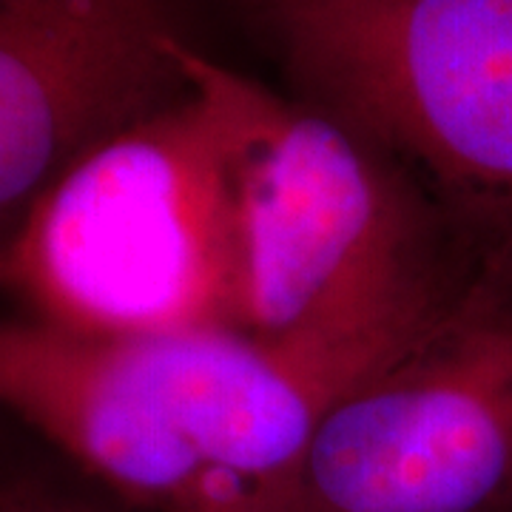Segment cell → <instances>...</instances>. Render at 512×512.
<instances>
[{
	"label": "cell",
	"instance_id": "obj_1",
	"mask_svg": "<svg viewBox=\"0 0 512 512\" xmlns=\"http://www.w3.org/2000/svg\"><path fill=\"white\" fill-rule=\"evenodd\" d=\"M220 140L234 333L333 402L413 348L490 251L382 148L180 40Z\"/></svg>",
	"mask_w": 512,
	"mask_h": 512
},
{
	"label": "cell",
	"instance_id": "obj_7",
	"mask_svg": "<svg viewBox=\"0 0 512 512\" xmlns=\"http://www.w3.org/2000/svg\"><path fill=\"white\" fill-rule=\"evenodd\" d=\"M0 512H146L97 484L52 450V458L0 464Z\"/></svg>",
	"mask_w": 512,
	"mask_h": 512
},
{
	"label": "cell",
	"instance_id": "obj_5",
	"mask_svg": "<svg viewBox=\"0 0 512 512\" xmlns=\"http://www.w3.org/2000/svg\"><path fill=\"white\" fill-rule=\"evenodd\" d=\"M299 512H512V251L325 407Z\"/></svg>",
	"mask_w": 512,
	"mask_h": 512
},
{
	"label": "cell",
	"instance_id": "obj_8",
	"mask_svg": "<svg viewBox=\"0 0 512 512\" xmlns=\"http://www.w3.org/2000/svg\"><path fill=\"white\" fill-rule=\"evenodd\" d=\"M0 279H3V262H0Z\"/></svg>",
	"mask_w": 512,
	"mask_h": 512
},
{
	"label": "cell",
	"instance_id": "obj_6",
	"mask_svg": "<svg viewBox=\"0 0 512 512\" xmlns=\"http://www.w3.org/2000/svg\"><path fill=\"white\" fill-rule=\"evenodd\" d=\"M163 0H0V262L92 148L191 92Z\"/></svg>",
	"mask_w": 512,
	"mask_h": 512
},
{
	"label": "cell",
	"instance_id": "obj_2",
	"mask_svg": "<svg viewBox=\"0 0 512 512\" xmlns=\"http://www.w3.org/2000/svg\"><path fill=\"white\" fill-rule=\"evenodd\" d=\"M328 404L237 333L86 336L0 319V410L146 512H299Z\"/></svg>",
	"mask_w": 512,
	"mask_h": 512
},
{
	"label": "cell",
	"instance_id": "obj_4",
	"mask_svg": "<svg viewBox=\"0 0 512 512\" xmlns=\"http://www.w3.org/2000/svg\"><path fill=\"white\" fill-rule=\"evenodd\" d=\"M0 285L26 316L86 336L234 333L220 140L194 89L57 180L6 248Z\"/></svg>",
	"mask_w": 512,
	"mask_h": 512
},
{
	"label": "cell",
	"instance_id": "obj_3",
	"mask_svg": "<svg viewBox=\"0 0 512 512\" xmlns=\"http://www.w3.org/2000/svg\"><path fill=\"white\" fill-rule=\"evenodd\" d=\"M293 97L512 251V0H242Z\"/></svg>",
	"mask_w": 512,
	"mask_h": 512
}]
</instances>
